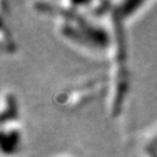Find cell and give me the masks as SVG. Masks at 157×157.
Segmentation results:
<instances>
[{
	"instance_id": "cell-1",
	"label": "cell",
	"mask_w": 157,
	"mask_h": 157,
	"mask_svg": "<svg viewBox=\"0 0 157 157\" xmlns=\"http://www.w3.org/2000/svg\"><path fill=\"white\" fill-rule=\"evenodd\" d=\"M21 143V135L17 129H2V140H1V149L2 152L11 156L19 151Z\"/></svg>"
},
{
	"instance_id": "cell-2",
	"label": "cell",
	"mask_w": 157,
	"mask_h": 157,
	"mask_svg": "<svg viewBox=\"0 0 157 157\" xmlns=\"http://www.w3.org/2000/svg\"><path fill=\"white\" fill-rule=\"evenodd\" d=\"M64 30H78V29H75V28H67V27H64ZM75 36H79V32H77V33H75V34H72V35H70V37H72L73 40L76 39Z\"/></svg>"
}]
</instances>
